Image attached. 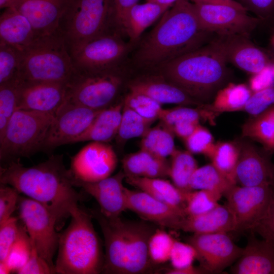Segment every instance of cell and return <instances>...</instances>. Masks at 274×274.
<instances>
[{
    "label": "cell",
    "instance_id": "1",
    "mask_svg": "<svg viewBox=\"0 0 274 274\" xmlns=\"http://www.w3.org/2000/svg\"><path fill=\"white\" fill-rule=\"evenodd\" d=\"M1 183L10 185L44 206L57 223L71 217L84 199L75 189L73 177L62 155L51 156L45 161L25 167L18 159L6 162L0 168Z\"/></svg>",
    "mask_w": 274,
    "mask_h": 274
},
{
    "label": "cell",
    "instance_id": "2",
    "mask_svg": "<svg viewBox=\"0 0 274 274\" xmlns=\"http://www.w3.org/2000/svg\"><path fill=\"white\" fill-rule=\"evenodd\" d=\"M215 35L201 26L192 2L179 0L140 43L132 63L140 68L155 69L208 44Z\"/></svg>",
    "mask_w": 274,
    "mask_h": 274
},
{
    "label": "cell",
    "instance_id": "3",
    "mask_svg": "<svg viewBox=\"0 0 274 274\" xmlns=\"http://www.w3.org/2000/svg\"><path fill=\"white\" fill-rule=\"evenodd\" d=\"M101 229L105 247L102 273L138 274L152 267L148 250L156 225L143 221L108 217L99 209L89 210Z\"/></svg>",
    "mask_w": 274,
    "mask_h": 274
},
{
    "label": "cell",
    "instance_id": "4",
    "mask_svg": "<svg viewBox=\"0 0 274 274\" xmlns=\"http://www.w3.org/2000/svg\"><path fill=\"white\" fill-rule=\"evenodd\" d=\"M227 64L211 41L155 70L193 98L208 104L230 77Z\"/></svg>",
    "mask_w": 274,
    "mask_h": 274
},
{
    "label": "cell",
    "instance_id": "5",
    "mask_svg": "<svg viewBox=\"0 0 274 274\" xmlns=\"http://www.w3.org/2000/svg\"><path fill=\"white\" fill-rule=\"evenodd\" d=\"M68 227L60 233L56 273L97 274L102 272L104 254L91 214L79 208Z\"/></svg>",
    "mask_w": 274,
    "mask_h": 274
},
{
    "label": "cell",
    "instance_id": "6",
    "mask_svg": "<svg viewBox=\"0 0 274 274\" xmlns=\"http://www.w3.org/2000/svg\"><path fill=\"white\" fill-rule=\"evenodd\" d=\"M19 52L20 64L16 78L19 82L67 84L76 72L59 30L37 38Z\"/></svg>",
    "mask_w": 274,
    "mask_h": 274
},
{
    "label": "cell",
    "instance_id": "7",
    "mask_svg": "<svg viewBox=\"0 0 274 274\" xmlns=\"http://www.w3.org/2000/svg\"><path fill=\"white\" fill-rule=\"evenodd\" d=\"M58 30L70 54L91 40L117 30L112 1L69 0Z\"/></svg>",
    "mask_w": 274,
    "mask_h": 274
},
{
    "label": "cell",
    "instance_id": "8",
    "mask_svg": "<svg viewBox=\"0 0 274 274\" xmlns=\"http://www.w3.org/2000/svg\"><path fill=\"white\" fill-rule=\"evenodd\" d=\"M54 117L49 113L16 110L0 139L1 160L30 157L43 149Z\"/></svg>",
    "mask_w": 274,
    "mask_h": 274
},
{
    "label": "cell",
    "instance_id": "9",
    "mask_svg": "<svg viewBox=\"0 0 274 274\" xmlns=\"http://www.w3.org/2000/svg\"><path fill=\"white\" fill-rule=\"evenodd\" d=\"M121 67L96 72L76 70L67 84L66 100L100 110L113 104L122 84Z\"/></svg>",
    "mask_w": 274,
    "mask_h": 274
},
{
    "label": "cell",
    "instance_id": "10",
    "mask_svg": "<svg viewBox=\"0 0 274 274\" xmlns=\"http://www.w3.org/2000/svg\"><path fill=\"white\" fill-rule=\"evenodd\" d=\"M133 45L113 30L86 43L71 54L78 71L96 72L121 67Z\"/></svg>",
    "mask_w": 274,
    "mask_h": 274
},
{
    "label": "cell",
    "instance_id": "11",
    "mask_svg": "<svg viewBox=\"0 0 274 274\" xmlns=\"http://www.w3.org/2000/svg\"><path fill=\"white\" fill-rule=\"evenodd\" d=\"M18 209L19 219L26 228L31 243L55 270L53 258L60 236L56 230V219L44 206L29 197L19 196Z\"/></svg>",
    "mask_w": 274,
    "mask_h": 274
},
{
    "label": "cell",
    "instance_id": "12",
    "mask_svg": "<svg viewBox=\"0 0 274 274\" xmlns=\"http://www.w3.org/2000/svg\"><path fill=\"white\" fill-rule=\"evenodd\" d=\"M201 26L216 35H238L250 37L261 22L249 15L241 3L236 5L192 2Z\"/></svg>",
    "mask_w": 274,
    "mask_h": 274
},
{
    "label": "cell",
    "instance_id": "13",
    "mask_svg": "<svg viewBox=\"0 0 274 274\" xmlns=\"http://www.w3.org/2000/svg\"><path fill=\"white\" fill-rule=\"evenodd\" d=\"M273 184L247 187L236 185L225 194L235 223L234 231L253 230L265 215L273 194Z\"/></svg>",
    "mask_w": 274,
    "mask_h": 274
},
{
    "label": "cell",
    "instance_id": "14",
    "mask_svg": "<svg viewBox=\"0 0 274 274\" xmlns=\"http://www.w3.org/2000/svg\"><path fill=\"white\" fill-rule=\"evenodd\" d=\"M101 110L91 109L65 100L55 115L43 149L73 143L86 131Z\"/></svg>",
    "mask_w": 274,
    "mask_h": 274
},
{
    "label": "cell",
    "instance_id": "15",
    "mask_svg": "<svg viewBox=\"0 0 274 274\" xmlns=\"http://www.w3.org/2000/svg\"><path fill=\"white\" fill-rule=\"evenodd\" d=\"M227 233H194L187 239L197 252L200 266L207 273L222 272L241 256L243 248L235 245Z\"/></svg>",
    "mask_w": 274,
    "mask_h": 274
},
{
    "label": "cell",
    "instance_id": "16",
    "mask_svg": "<svg viewBox=\"0 0 274 274\" xmlns=\"http://www.w3.org/2000/svg\"><path fill=\"white\" fill-rule=\"evenodd\" d=\"M117 162V155L110 145L91 142L72 157L69 170L74 180L95 182L111 176Z\"/></svg>",
    "mask_w": 274,
    "mask_h": 274
},
{
    "label": "cell",
    "instance_id": "17",
    "mask_svg": "<svg viewBox=\"0 0 274 274\" xmlns=\"http://www.w3.org/2000/svg\"><path fill=\"white\" fill-rule=\"evenodd\" d=\"M211 42L228 63L252 75L273 62L270 55L256 46L249 37L216 35Z\"/></svg>",
    "mask_w": 274,
    "mask_h": 274
},
{
    "label": "cell",
    "instance_id": "18",
    "mask_svg": "<svg viewBox=\"0 0 274 274\" xmlns=\"http://www.w3.org/2000/svg\"><path fill=\"white\" fill-rule=\"evenodd\" d=\"M238 149L236 167V183L242 186L253 187L274 184V164L271 154L259 148L246 138L234 141Z\"/></svg>",
    "mask_w": 274,
    "mask_h": 274
},
{
    "label": "cell",
    "instance_id": "19",
    "mask_svg": "<svg viewBox=\"0 0 274 274\" xmlns=\"http://www.w3.org/2000/svg\"><path fill=\"white\" fill-rule=\"evenodd\" d=\"M127 210L136 213L143 220L162 227L180 229L187 216L184 210L155 198L141 190L125 187Z\"/></svg>",
    "mask_w": 274,
    "mask_h": 274
},
{
    "label": "cell",
    "instance_id": "20",
    "mask_svg": "<svg viewBox=\"0 0 274 274\" xmlns=\"http://www.w3.org/2000/svg\"><path fill=\"white\" fill-rule=\"evenodd\" d=\"M18 83L17 110L34 111L55 115L66 99V84L20 83L18 81Z\"/></svg>",
    "mask_w": 274,
    "mask_h": 274
},
{
    "label": "cell",
    "instance_id": "21",
    "mask_svg": "<svg viewBox=\"0 0 274 274\" xmlns=\"http://www.w3.org/2000/svg\"><path fill=\"white\" fill-rule=\"evenodd\" d=\"M126 175L120 171L116 175L95 182L74 180L75 187L82 188L92 196L99 206V210L106 217H117L127 210L125 187L123 184Z\"/></svg>",
    "mask_w": 274,
    "mask_h": 274
},
{
    "label": "cell",
    "instance_id": "22",
    "mask_svg": "<svg viewBox=\"0 0 274 274\" xmlns=\"http://www.w3.org/2000/svg\"><path fill=\"white\" fill-rule=\"evenodd\" d=\"M69 0H14L11 7L25 16L38 37L58 30Z\"/></svg>",
    "mask_w": 274,
    "mask_h": 274
},
{
    "label": "cell",
    "instance_id": "23",
    "mask_svg": "<svg viewBox=\"0 0 274 274\" xmlns=\"http://www.w3.org/2000/svg\"><path fill=\"white\" fill-rule=\"evenodd\" d=\"M234 274H274L272 243L250 236L242 253L231 268Z\"/></svg>",
    "mask_w": 274,
    "mask_h": 274
},
{
    "label": "cell",
    "instance_id": "24",
    "mask_svg": "<svg viewBox=\"0 0 274 274\" xmlns=\"http://www.w3.org/2000/svg\"><path fill=\"white\" fill-rule=\"evenodd\" d=\"M128 87L129 91L145 94L161 105L174 104L199 106L204 104L191 97L160 74L138 78L131 81Z\"/></svg>",
    "mask_w": 274,
    "mask_h": 274
},
{
    "label": "cell",
    "instance_id": "25",
    "mask_svg": "<svg viewBox=\"0 0 274 274\" xmlns=\"http://www.w3.org/2000/svg\"><path fill=\"white\" fill-rule=\"evenodd\" d=\"M38 38L28 19L12 8L3 10L0 16V43L19 51Z\"/></svg>",
    "mask_w": 274,
    "mask_h": 274
},
{
    "label": "cell",
    "instance_id": "26",
    "mask_svg": "<svg viewBox=\"0 0 274 274\" xmlns=\"http://www.w3.org/2000/svg\"><path fill=\"white\" fill-rule=\"evenodd\" d=\"M180 230L196 234L228 233L235 231V223L226 204H219L206 213L187 216L182 221Z\"/></svg>",
    "mask_w": 274,
    "mask_h": 274
},
{
    "label": "cell",
    "instance_id": "27",
    "mask_svg": "<svg viewBox=\"0 0 274 274\" xmlns=\"http://www.w3.org/2000/svg\"><path fill=\"white\" fill-rule=\"evenodd\" d=\"M123 101L112 104L97 115L88 128L73 143L91 141L108 143L118 132Z\"/></svg>",
    "mask_w": 274,
    "mask_h": 274
},
{
    "label": "cell",
    "instance_id": "28",
    "mask_svg": "<svg viewBox=\"0 0 274 274\" xmlns=\"http://www.w3.org/2000/svg\"><path fill=\"white\" fill-rule=\"evenodd\" d=\"M126 182L155 198L185 211L186 195L174 184L161 178L126 176Z\"/></svg>",
    "mask_w": 274,
    "mask_h": 274
},
{
    "label": "cell",
    "instance_id": "29",
    "mask_svg": "<svg viewBox=\"0 0 274 274\" xmlns=\"http://www.w3.org/2000/svg\"><path fill=\"white\" fill-rule=\"evenodd\" d=\"M168 9L149 2L136 4L127 15L123 26V35L126 34L129 38V42L134 45L143 32Z\"/></svg>",
    "mask_w": 274,
    "mask_h": 274
},
{
    "label": "cell",
    "instance_id": "30",
    "mask_svg": "<svg viewBox=\"0 0 274 274\" xmlns=\"http://www.w3.org/2000/svg\"><path fill=\"white\" fill-rule=\"evenodd\" d=\"M253 92L244 84L229 83L220 89L211 104L200 107L214 117L216 114L224 112L241 111Z\"/></svg>",
    "mask_w": 274,
    "mask_h": 274
},
{
    "label": "cell",
    "instance_id": "31",
    "mask_svg": "<svg viewBox=\"0 0 274 274\" xmlns=\"http://www.w3.org/2000/svg\"><path fill=\"white\" fill-rule=\"evenodd\" d=\"M242 136L260 143L271 154L274 153V105L261 114L251 116L242 127Z\"/></svg>",
    "mask_w": 274,
    "mask_h": 274
},
{
    "label": "cell",
    "instance_id": "32",
    "mask_svg": "<svg viewBox=\"0 0 274 274\" xmlns=\"http://www.w3.org/2000/svg\"><path fill=\"white\" fill-rule=\"evenodd\" d=\"M170 157L169 177L174 185L185 193L192 191L190 183L193 174L198 167L196 160L188 150L176 149Z\"/></svg>",
    "mask_w": 274,
    "mask_h": 274
},
{
    "label": "cell",
    "instance_id": "33",
    "mask_svg": "<svg viewBox=\"0 0 274 274\" xmlns=\"http://www.w3.org/2000/svg\"><path fill=\"white\" fill-rule=\"evenodd\" d=\"M141 149L151 154L166 158L176 150L173 131L163 124L149 128L142 136Z\"/></svg>",
    "mask_w": 274,
    "mask_h": 274
},
{
    "label": "cell",
    "instance_id": "34",
    "mask_svg": "<svg viewBox=\"0 0 274 274\" xmlns=\"http://www.w3.org/2000/svg\"><path fill=\"white\" fill-rule=\"evenodd\" d=\"M233 185L212 163L198 167L190 183L192 190H209L218 191L223 195Z\"/></svg>",
    "mask_w": 274,
    "mask_h": 274
},
{
    "label": "cell",
    "instance_id": "35",
    "mask_svg": "<svg viewBox=\"0 0 274 274\" xmlns=\"http://www.w3.org/2000/svg\"><path fill=\"white\" fill-rule=\"evenodd\" d=\"M238 154V149L235 142H219L215 144L210 157L212 163L235 185Z\"/></svg>",
    "mask_w": 274,
    "mask_h": 274
},
{
    "label": "cell",
    "instance_id": "36",
    "mask_svg": "<svg viewBox=\"0 0 274 274\" xmlns=\"http://www.w3.org/2000/svg\"><path fill=\"white\" fill-rule=\"evenodd\" d=\"M31 250L30 239L26 228L23 224H19L16 239L4 261L11 272L17 273L25 265L29 258Z\"/></svg>",
    "mask_w": 274,
    "mask_h": 274
},
{
    "label": "cell",
    "instance_id": "37",
    "mask_svg": "<svg viewBox=\"0 0 274 274\" xmlns=\"http://www.w3.org/2000/svg\"><path fill=\"white\" fill-rule=\"evenodd\" d=\"M222 194L209 190H196L187 193L185 212L186 216L206 213L218 205Z\"/></svg>",
    "mask_w": 274,
    "mask_h": 274
},
{
    "label": "cell",
    "instance_id": "38",
    "mask_svg": "<svg viewBox=\"0 0 274 274\" xmlns=\"http://www.w3.org/2000/svg\"><path fill=\"white\" fill-rule=\"evenodd\" d=\"M151 124V122L123 105L117 135L122 140L142 137L149 130Z\"/></svg>",
    "mask_w": 274,
    "mask_h": 274
},
{
    "label": "cell",
    "instance_id": "39",
    "mask_svg": "<svg viewBox=\"0 0 274 274\" xmlns=\"http://www.w3.org/2000/svg\"><path fill=\"white\" fill-rule=\"evenodd\" d=\"M18 86L16 79L0 84V139L17 110Z\"/></svg>",
    "mask_w": 274,
    "mask_h": 274
},
{
    "label": "cell",
    "instance_id": "40",
    "mask_svg": "<svg viewBox=\"0 0 274 274\" xmlns=\"http://www.w3.org/2000/svg\"><path fill=\"white\" fill-rule=\"evenodd\" d=\"M123 103L152 123L159 119L163 109L161 104L149 96L131 91L126 96Z\"/></svg>",
    "mask_w": 274,
    "mask_h": 274
},
{
    "label": "cell",
    "instance_id": "41",
    "mask_svg": "<svg viewBox=\"0 0 274 274\" xmlns=\"http://www.w3.org/2000/svg\"><path fill=\"white\" fill-rule=\"evenodd\" d=\"M175 240L163 229L155 230L148 245L149 256L153 264H162L169 260Z\"/></svg>",
    "mask_w": 274,
    "mask_h": 274
},
{
    "label": "cell",
    "instance_id": "42",
    "mask_svg": "<svg viewBox=\"0 0 274 274\" xmlns=\"http://www.w3.org/2000/svg\"><path fill=\"white\" fill-rule=\"evenodd\" d=\"M201 118L209 120L210 116L199 106L197 109L182 106L163 109L159 118L161 123L170 129L175 124L182 122L191 121L199 123Z\"/></svg>",
    "mask_w": 274,
    "mask_h": 274
},
{
    "label": "cell",
    "instance_id": "43",
    "mask_svg": "<svg viewBox=\"0 0 274 274\" xmlns=\"http://www.w3.org/2000/svg\"><path fill=\"white\" fill-rule=\"evenodd\" d=\"M19 64V51L0 43V84L16 79Z\"/></svg>",
    "mask_w": 274,
    "mask_h": 274
},
{
    "label": "cell",
    "instance_id": "44",
    "mask_svg": "<svg viewBox=\"0 0 274 274\" xmlns=\"http://www.w3.org/2000/svg\"><path fill=\"white\" fill-rule=\"evenodd\" d=\"M184 141L190 152L203 154L209 158L212 154L215 145L211 133L199 124Z\"/></svg>",
    "mask_w": 274,
    "mask_h": 274
},
{
    "label": "cell",
    "instance_id": "45",
    "mask_svg": "<svg viewBox=\"0 0 274 274\" xmlns=\"http://www.w3.org/2000/svg\"><path fill=\"white\" fill-rule=\"evenodd\" d=\"M154 155L141 149L128 155L122 160L123 172L126 176L144 177Z\"/></svg>",
    "mask_w": 274,
    "mask_h": 274
},
{
    "label": "cell",
    "instance_id": "46",
    "mask_svg": "<svg viewBox=\"0 0 274 274\" xmlns=\"http://www.w3.org/2000/svg\"><path fill=\"white\" fill-rule=\"evenodd\" d=\"M274 105V86L252 93L241 111L257 116Z\"/></svg>",
    "mask_w": 274,
    "mask_h": 274
},
{
    "label": "cell",
    "instance_id": "47",
    "mask_svg": "<svg viewBox=\"0 0 274 274\" xmlns=\"http://www.w3.org/2000/svg\"><path fill=\"white\" fill-rule=\"evenodd\" d=\"M197 256L195 249L191 244L175 240L169 261L173 268H181L193 265Z\"/></svg>",
    "mask_w": 274,
    "mask_h": 274
},
{
    "label": "cell",
    "instance_id": "48",
    "mask_svg": "<svg viewBox=\"0 0 274 274\" xmlns=\"http://www.w3.org/2000/svg\"><path fill=\"white\" fill-rule=\"evenodd\" d=\"M18 218L11 217L0 224V262L5 261L17 236Z\"/></svg>",
    "mask_w": 274,
    "mask_h": 274
},
{
    "label": "cell",
    "instance_id": "49",
    "mask_svg": "<svg viewBox=\"0 0 274 274\" xmlns=\"http://www.w3.org/2000/svg\"><path fill=\"white\" fill-rule=\"evenodd\" d=\"M19 192L14 187L1 183L0 185V224L12 217L18 209Z\"/></svg>",
    "mask_w": 274,
    "mask_h": 274
},
{
    "label": "cell",
    "instance_id": "50",
    "mask_svg": "<svg viewBox=\"0 0 274 274\" xmlns=\"http://www.w3.org/2000/svg\"><path fill=\"white\" fill-rule=\"evenodd\" d=\"M244 3L261 23L270 28L274 26V0H245Z\"/></svg>",
    "mask_w": 274,
    "mask_h": 274
},
{
    "label": "cell",
    "instance_id": "51",
    "mask_svg": "<svg viewBox=\"0 0 274 274\" xmlns=\"http://www.w3.org/2000/svg\"><path fill=\"white\" fill-rule=\"evenodd\" d=\"M30 256L25 265L19 270V274H49L56 273L53 269L38 254L35 247L31 244Z\"/></svg>",
    "mask_w": 274,
    "mask_h": 274
},
{
    "label": "cell",
    "instance_id": "52",
    "mask_svg": "<svg viewBox=\"0 0 274 274\" xmlns=\"http://www.w3.org/2000/svg\"><path fill=\"white\" fill-rule=\"evenodd\" d=\"M252 231L260 234L264 239L274 241V190L271 201L265 215Z\"/></svg>",
    "mask_w": 274,
    "mask_h": 274
},
{
    "label": "cell",
    "instance_id": "53",
    "mask_svg": "<svg viewBox=\"0 0 274 274\" xmlns=\"http://www.w3.org/2000/svg\"><path fill=\"white\" fill-rule=\"evenodd\" d=\"M111 1L115 28L123 35L122 28L127 15L140 0Z\"/></svg>",
    "mask_w": 274,
    "mask_h": 274
},
{
    "label": "cell",
    "instance_id": "54",
    "mask_svg": "<svg viewBox=\"0 0 274 274\" xmlns=\"http://www.w3.org/2000/svg\"><path fill=\"white\" fill-rule=\"evenodd\" d=\"M272 64L260 72L252 75L249 81V87L253 92L274 86Z\"/></svg>",
    "mask_w": 274,
    "mask_h": 274
},
{
    "label": "cell",
    "instance_id": "55",
    "mask_svg": "<svg viewBox=\"0 0 274 274\" xmlns=\"http://www.w3.org/2000/svg\"><path fill=\"white\" fill-rule=\"evenodd\" d=\"M198 124V123L191 121L182 122L175 124L171 130L174 134L184 141L192 134Z\"/></svg>",
    "mask_w": 274,
    "mask_h": 274
},
{
    "label": "cell",
    "instance_id": "56",
    "mask_svg": "<svg viewBox=\"0 0 274 274\" xmlns=\"http://www.w3.org/2000/svg\"><path fill=\"white\" fill-rule=\"evenodd\" d=\"M166 273L168 274H200L207 273V271L202 268L195 267L193 265H191L187 267L181 268H171L167 269Z\"/></svg>",
    "mask_w": 274,
    "mask_h": 274
},
{
    "label": "cell",
    "instance_id": "57",
    "mask_svg": "<svg viewBox=\"0 0 274 274\" xmlns=\"http://www.w3.org/2000/svg\"><path fill=\"white\" fill-rule=\"evenodd\" d=\"M179 0H146V2L154 3L161 6L169 8Z\"/></svg>",
    "mask_w": 274,
    "mask_h": 274
},
{
    "label": "cell",
    "instance_id": "58",
    "mask_svg": "<svg viewBox=\"0 0 274 274\" xmlns=\"http://www.w3.org/2000/svg\"><path fill=\"white\" fill-rule=\"evenodd\" d=\"M271 33L269 39L270 56L274 58V26L271 28ZM274 62V59H273Z\"/></svg>",
    "mask_w": 274,
    "mask_h": 274
},
{
    "label": "cell",
    "instance_id": "59",
    "mask_svg": "<svg viewBox=\"0 0 274 274\" xmlns=\"http://www.w3.org/2000/svg\"><path fill=\"white\" fill-rule=\"evenodd\" d=\"M11 272V270L7 263L3 261L0 262V273L8 274Z\"/></svg>",
    "mask_w": 274,
    "mask_h": 274
},
{
    "label": "cell",
    "instance_id": "60",
    "mask_svg": "<svg viewBox=\"0 0 274 274\" xmlns=\"http://www.w3.org/2000/svg\"><path fill=\"white\" fill-rule=\"evenodd\" d=\"M14 0H0V8L1 10L11 7Z\"/></svg>",
    "mask_w": 274,
    "mask_h": 274
},
{
    "label": "cell",
    "instance_id": "61",
    "mask_svg": "<svg viewBox=\"0 0 274 274\" xmlns=\"http://www.w3.org/2000/svg\"><path fill=\"white\" fill-rule=\"evenodd\" d=\"M272 72H273V78H274V62H273V64H272Z\"/></svg>",
    "mask_w": 274,
    "mask_h": 274
},
{
    "label": "cell",
    "instance_id": "62",
    "mask_svg": "<svg viewBox=\"0 0 274 274\" xmlns=\"http://www.w3.org/2000/svg\"><path fill=\"white\" fill-rule=\"evenodd\" d=\"M270 242L272 243V245L273 246V247H274V241H273V242L270 241Z\"/></svg>",
    "mask_w": 274,
    "mask_h": 274
},
{
    "label": "cell",
    "instance_id": "63",
    "mask_svg": "<svg viewBox=\"0 0 274 274\" xmlns=\"http://www.w3.org/2000/svg\"><path fill=\"white\" fill-rule=\"evenodd\" d=\"M239 1H242V2H243L244 3V2H245V0H239Z\"/></svg>",
    "mask_w": 274,
    "mask_h": 274
}]
</instances>
